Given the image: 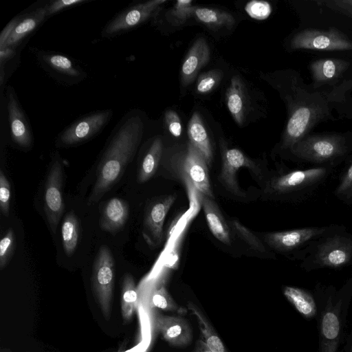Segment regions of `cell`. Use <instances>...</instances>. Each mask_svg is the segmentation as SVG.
Segmentation results:
<instances>
[{"label": "cell", "instance_id": "obj_1", "mask_svg": "<svg viewBox=\"0 0 352 352\" xmlns=\"http://www.w3.org/2000/svg\"><path fill=\"white\" fill-rule=\"evenodd\" d=\"M140 115L127 113L119 122L101 157L88 202L95 204L121 179L133 160L144 133Z\"/></svg>", "mask_w": 352, "mask_h": 352}, {"label": "cell", "instance_id": "obj_2", "mask_svg": "<svg viewBox=\"0 0 352 352\" xmlns=\"http://www.w3.org/2000/svg\"><path fill=\"white\" fill-rule=\"evenodd\" d=\"M351 294L352 279L339 291H327L318 318V352H338Z\"/></svg>", "mask_w": 352, "mask_h": 352}, {"label": "cell", "instance_id": "obj_3", "mask_svg": "<svg viewBox=\"0 0 352 352\" xmlns=\"http://www.w3.org/2000/svg\"><path fill=\"white\" fill-rule=\"evenodd\" d=\"M320 238L305 262L307 269L338 268L352 263V236L329 234Z\"/></svg>", "mask_w": 352, "mask_h": 352}, {"label": "cell", "instance_id": "obj_4", "mask_svg": "<svg viewBox=\"0 0 352 352\" xmlns=\"http://www.w3.org/2000/svg\"><path fill=\"white\" fill-rule=\"evenodd\" d=\"M115 281V262L111 250L102 245L93 263L91 289L104 316L108 320L111 314Z\"/></svg>", "mask_w": 352, "mask_h": 352}, {"label": "cell", "instance_id": "obj_5", "mask_svg": "<svg viewBox=\"0 0 352 352\" xmlns=\"http://www.w3.org/2000/svg\"><path fill=\"white\" fill-rule=\"evenodd\" d=\"M346 150L345 140L338 135L305 136L290 148L295 156L313 163L331 161Z\"/></svg>", "mask_w": 352, "mask_h": 352}, {"label": "cell", "instance_id": "obj_6", "mask_svg": "<svg viewBox=\"0 0 352 352\" xmlns=\"http://www.w3.org/2000/svg\"><path fill=\"white\" fill-rule=\"evenodd\" d=\"M293 50L343 51L352 50V41L337 28H307L297 33L291 41Z\"/></svg>", "mask_w": 352, "mask_h": 352}, {"label": "cell", "instance_id": "obj_7", "mask_svg": "<svg viewBox=\"0 0 352 352\" xmlns=\"http://www.w3.org/2000/svg\"><path fill=\"white\" fill-rule=\"evenodd\" d=\"M112 115L113 111L107 109L91 113L76 120L59 133L56 146L69 147L89 140L106 126Z\"/></svg>", "mask_w": 352, "mask_h": 352}, {"label": "cell", "instance_id": "obj_8", "mask_svg": "<svg viewBox=\"0 0 352 352\" xmlns=\"http://www.w3.org/2000/svg\"><path fill=\"white\" fill-rule=\"evenodd\" d=\"M175 154L176 162L180 164L190 183L201 194L214 199L211 187L208 165L204 156L188 142L177 148Z\"/></svg>", "mask_w": 352, "mask_h": 352}, {"label": "cell", "instance_id": "obj_9", "mask_svg": "<svg viewBox=\"0 0 352 352\" xmlns=\"http://www.w3.org/2000/svg\"><path fill=\"white\" fill-rule=\"evenodd\" d=\"M63 182V166L60 160L54 157L47 175L43 197L45 213L53 233H56L65 208Z\"/></svg>", "mask_w": 352, "mask_h": 352}, {"label": "cell", "instance_id": "obj_10", "mask_svg": "<svg viewBox=\"0 0 352 352\" xmlns=\"http://www.w3.org/2000/svg\"><path fill=\"white\" fill-rule=\"evenodd\" d=\"M166 2V0H152L129 7L104 26L102 35L109 37L129 31L154 16Z\"/></svg>", "mask_w": 352, "mask_h": 352}, {"label": "cell", "instance_id": "obj_11", "mask_svg": "<svg viewBox=\"0 0 352 352\" xmlns=\"http://www.w3.org/2000/svg\"><path fill=\"white\" fill-rule=\"evenodd\" d=\"M324 167L294 170L272 179L268 190L270 192L282 195L302 191L314 187L327 176Z\"/></svg>", "mask_w": 352, "mask_h": 352}, {"label": "cell", "instance_id": "obj_12", "mask_svg": "<svg viewBox=\"0 0 352 352\" xmlns=\"http://www.w3.org/2000/svg\"><path fill=\"white\" fill-rule=\"evenodd\" d=\"M175 199V195H170L154 200L146 206L143 220L142 236L148 245L155 248L161 243L164 221Z\"/></svg>", "mask_w": 352, "mask_h": 352}, {"label": "cell", "instance_id": "obj_13", "mask_svg": "<svg viewBox=\"0 0 352 352\" xmlns=\"http://www.w3.org/2000/svg\"><path fill=\"white\" fill-rule=\"evenodd\" d=\"M222 166L219 177L221 183L232 193L239 196L241 191L239 186L236 175L242 168L251 170L259 175L261 171L258 165L237 148L221 149Z\"/></svg>", "mask_w": 352, "mask_h": 352}, {"label": "cell", "instance_id": "obj_14", "mask_svg": "<svg viewBox=\"0 0 352 352\" xmlns=\"http://www.w3.org/2000/svg\"><path fill=\"white\" fill-rule=\"evenodd\" d=\"M327 227H308L265 234V242L278 252H289L328 234Z\"/></svg>", "mask_w": 352, "mask_h": 352}, {"label": "cell", "instance_id": "obj_15", "mask_svg": "<svg viewBox=\"0 0 352 352\" xmlns=\"http://www.w3.org/2000/svg\"><path fill=\"white\" fill-rule=\"evenodd\" d=\"M320 116V110L315 106L304 105L298 107L287 122L283 135V147L290 149L305 138Z\"/></svg>", "mask_w": 352, "mask_h": 352}, {"label": "cell", "instance_id": "obj_16", "mask_svg": "<svg viewBox=\"0 0 352 352\" xmlns=\"http://www.w3.org/2000/svg\"><path fill=\"white\" fill-rule=\"evenodd\" d=\"M7 109L12 141L22 148H30L33 138L27 118L12 87L7 89Z\"/></svg>", "mask_w": 352, "mask_h": 352}, {"label": "cell", "instance_id": "obj_17", "mask_svg": "<svg viewBox=\"0 0 352 352\" xmlns=\"http://www.w3.org/2000/svg\"><path fill=\"white\" fill-rule=\"evenodd\" d=\"M153 326L162 338L173 346L184 347L192 340L190 326L182 316L156 315Z\"/></svg>", "mask_w": 352, "mask_h": 352}, {"label": "cell", "instance_id": "obj_18", "mask_svg": "<svg viewBox=\"0 0 352 352\" xmlns=\"http://www.w3.org/2000/svg\"><path fill=\"white\" fill-rule=\"evenodd\" d=\"M210 49L204 37L197 38L188 50L181 72L182 83L188 86L195 79L199 70L210 60Z\"/></svg>", "mask_w": 352, "mask_h": 352}, {"label": "cell", "instance_id": "obj_19", "mask_svg": "<svg viewBox=\"0 0 352 352\" xmlns=\"http://www.w3.org/2000/svg\"><path fill=\"white\" fill-rule=\"evenodd\" d=\"M129 214L128 202L119 197H113L103 206L100 221V228L105 232L117 233L126 223Z\"/></svg>", "mask_w": 352, "mask_h": 352}, {"label": "cell", "instance_id": "obj_20", "mask_svg": "<svg viewBox=\"0 0 352 352\" xmlns=\"http://www.w3.org/2000/svg\"><path fill=\"white\" fill-rule=\"evenodd\" d=\"M200 202L208 226L212 235L220 242L230 245V227L213 199L200 194Z\"/></svg>", "mask_w": 352, "mask_h": 352}, {"label": "cell", "instance_id": "obj_21", "mask_svg": "<svg viewBox=\"0 0 352 352\" xmlns=\"http://www.w3.org/2000/svg\"><path fill=\"white\" fill-rule=\"evenodd\" d=\"M243 82L238 76L232 78L226 93L227 107L234 121L242 125L245 119L247 98Z\"/></svg>", "mask_w": 352, "mask_h": 352}, {"label": "cell", "instance_id": "obj_22", "mask_svg": "<svg viewBox=\"0 0 352 352\" xmlns=\"http://www.w3.org/2000/svg\"><path fill=\"white\" fill-rule=\"evenodd\" d=\"M189 142L204 156L208 166L212 161V148L200 115L195 112L188 124Z\"/></svg>", "mask_w": 352, "mask_h": 352}, {"label": "cell", "instance_id": "obj_23", "mask_svg": "<svg viewBox=\"0 0 352 352\" xmlns=\"http://www.w3.org/2000/svg\"><path fill=\"white\" fill-rule=\"evenodd\" d=\"M349 66V63L342 59L324 58L313 61L310 70L315 82L326 83L338 78Z\"/></svg>", "mask_w": 352, "mask_h": 352}, {"label": "cell", "instance_id": "obj_24", "mask_svg": "<svg viewBox=\"0 0 352 352\" xmlns=\"http://www.w3.org/2000/svg\"><path fill=\"white\" fill-rule=\"evenodd\" d=\"M47 18L45 6L21 16L8 39L5 47L15 48L26 36L34 30Z\"/></svg>", "mask_w": 352, "mask_h": 352}, {"label": "cell", "instance_id": "obj_25", "mask_svg": "<svg viewBox=\"0 0 352 352\" xmlns=\"http://www.w3.org/2000/svg\"><path fill=\"white\" fill-rule=\"evenodd\" d=\"M283 293L296 311L306 319H311L317 315L318 305L309 292L294 286H284Z\"/></svg>", "mask_w": 352, "mask_h": 352}, {"label": "cell", "instance_id": "obj_26", "mask_svg": "<svg viewBox=\"0 0 352 352\" xmlns=\"http://www.w3.org/2000/svg\"><path fill=\"white\" fill-rule=\"evenodd\" d=\"M40 62L45 67L56 74L69 78H82V72L67 56L52 52H41L38 54Z\"/></svg>", "mask_w": 352, "mask_h": 352}, {"label": "cell", "instance_id": "obj_27", "mask_svg": "<svg viewBox=\"0 0 352 352\" xmlns=\"http://www.w3.org/2000/svg\"><path fill=\"white\" fill-rule=\"evenodd\" d=\"M163 155V142L155 137L144 154L137 176L140 184L148 181L156 173Z\"/></svg>", "mask_w": 352, "mask_h": 352}, {"label": "cell", "instance_id": "obj_28", "mask_svg": "<svg viewBox=\"0 0 352 352\" xmlns=\"http://www.w3.org/2000/svg\"><path fill=\"white\" fill-rule=\"evenodd\" d=\"M187 308L191 314L197 318L199 330L204 338L203 340L207 346L212 352H228L223 341L199 308L192 302L187 304Z\"/></svg>", "mask_w": 352, "mask_h": 352}, {"label": "cell", "instance_id": "obj_29", "mask_svg": "<svg viewBox=\"0 0 352 352\" xmlns=\"http://www.w3.org/2000/svg\"><path fill=\"white\" fill-rule=\"evenodd\" d=\"M138 292L133 277L128 273L124 274L122 280L120 307L124 322H129L136 310Z\"/></svg>", "mask_w": 352, "mask_h": 352}, {"label": "cell", "instance_id": "obj_30", "mask_svg": "<svg viewBox=\"0 0 352 352\" xmlns=\"http://www.w3.org/2000/svg\"><path fill=\"white\" fill-rule=\"evenodd\" d=\"M80 223L78 217L70 212L64 217L61 226V236L65 254L71 256L75 252L79 240Z\"/></svg>", "mask_w": 352, "mask_h": 352}, {"label": "cell", "instance_id": "obj_31", "mask_svg": "<svg viewBox=\"0 0 352 352\" xmlns=\"http://www.w3.org/2000/svg\"><path fill=\"white\" fill-rule=\"evenodd\" d=\"M194 16L200 22L212 28H232L235 23V19L229 12L224 10L195 8Z\"/></svg>", "mask_w": 352, "mask_h": 352}, {"label": "cell", "instance_id": "obj_32", "mask_svg": "<svg viewBox=\"0 0 352 352\" xmlns=\"http://www.w3.org/2000/svg\"><path fill=\"white\" fill-rule=\"evenodd\" d=\"M192 1H175L173 8L168 12L167 19L174 26H179L194 16L195 7Z\"/></svg>", "mask_w": 352, "mask_h": 352}, {"label": "cell", "instance_id": "obj_33", "mask_svg": "<svg viewBox=\"0 0 352 352\" xmlns=\"http://www.w3.org/2000/svg\"><path fill=\"white\" fill-rule=\"evenodd\" d=\"M150 305L153 308H157L166 311L179 313L181 311V308H179L164 286L156 289L151 294Z\"/></svg>", "mask_w": 352, "mask_h": 352}, {"label": "cell", "instance_id": "obj_34", "mask_svg": "<svg viewBox=\"0 0 352 352\" xmlns=\"http://www.w3.org/2000/svg\"><path fill=\"white\" fill-rule=\"evenodd\" d=\"M229 226L252 249L258 252H265V247L262 241L239 221L232 220L230 221Z\"/></svg>", "mask_w": 352, "mask_h": 352}, {"label": "cell", "instance_id": "obj_35", "mask_svg": "<svg viewBox=\"0 0 352 352\" xmlns=\"http://www.w3.org/2000/svg\"><path fill=\"white\" fill-rule=\"evenodd\" d=\"M223 77L221 69H212L202 74L197 80V90L200 94H208L212 91Z\"/></svg>", "mask_w": 352, "mask_h": 352}, {"label": "cell", "instance_id": "obj_36", "mask_svg": "<svg viewBox=\"0 0 352 352\" xmlns=\"http://www.w3.org/2000/svg\"><path fill=\"white\" fill-rule=\"evenodd\" d=\"M14 250V234L9 228L0 241V269L5 268L10 262Z\"/></svg>", "mask_w": 352, "mask_h": 352}, {"label": "cell", "instance_id": "obj_37", "mask_svg": "<svg viewBox=\"0 0 352 352\" xmlns=\"http://www.w3.org/2000/svg\"><path fill=\"white\" fill-rule=\"evenodd\" d=\"M245 10L251 18L264 20L271 14L272 7L265 1L254 0L245 5Z\"/></svg>", "mask_w": 352, "mask_h": 352}, {"label": "cell", "instance_id": "obj_38", "mask_svg": "<svg viewBox=\"0 0 352 352\" xmlns=\"http://www.w3.org/2000/svg\"><path fill=\"white\" fill-rule=\"evenodd\" d=\"M11 190L10 183L3 170H0V210L2 214L9 216Z\"/></svg>", "mask_w": 352, "mask_h": 352}, {"label": "cell", "instance_id": "obj_39", "mask_svg": "<svg viewBox=\"0 0 352 352\" xmlns=\"http://www.w3.org/2000/svg\"><path fill=\"white\" fill-rule=\"evenodd\" d=\"M336 195L342 199H352V164L342 176Z\"/></svg>", "mask_w": 352, "mask_h": 352}, {"label": "cell", "instance_id": "obj_40", "mask_svg": "<svg viewBox=\"0 0 352 352\" xmlns=\"http://www.w3.org/2000/svg\"><path fill=\"white\" fill-rule=\"evenodd\" d=\"M87 0H56L45 6L46 16L49 17L65 8L86 2Z\"/></svg>", "mask_w": 352, "mask_h": 352}, {"label": "cell", "instance_id": "obj_41", "mask_svg": "<svg viewBox=\"0 0 352 352\" xmlns=\"http://www.w3.org/2000/svg\"><path fill=\"white\" fill-rule=\"evenodd\" d=\"M164 120L169 132L175 137H179L182 129L178 114L173 110H168L165 113Z\"/></svg>", "mask_w": 352, "mask_h": 352}, {"label": "cell", "instance_id": "obj_42", "mask_svg": "<svg viewBox=\"0 0 352 352\" xmlns=\"http://www.w3.org/2000/svg\"><path fill=\"white\" fill-rule=\"evenodd\" d=\"M21 16H17L10 21L3 28L0 34V50L5 48L6 43L16 27Z\"/></svg>", "mask_w": 352, "mask_h": 352}, {"label": "cell", "instance_id": "obj_43", "mask_svg": "<svg viewBox=\"0 0 352 352\" xmlns=\"http://www.w3.org/2000/svg\"><path fill=\"white\" fill-rule=\"evenodd\" d=\"M329 7L335 10L340 11L342 14L352 17V6L346 4L341 0L332 1Z\"/></svg>", "mask_w": 352, "mask_h": 352}, {"label": "cell", "instance_id": "obj_44", "mask_svg": "<svg viewBox=\"0 0 352 352\" xmlns=\"http://www.w3.org/2000/svg\"><path fill=\"white\" fill-rule=\"evenodd\" d=\"M191 352H212L203 340H197L194 349Z\"/></svg>", "mask_w": 352, "mask_h": 352}, {"label": "cell", "instance_id": "obj_45", "mask_svg": "<svg viewBox=\"0 0 352 352\" xmlns=\"http://www.w3.org/2000/svg\"><path fill=\"white\" fill-rule=\"evenodd\" d=\"M346 346V352H352V331L350 334L349 342Z\"/></svg>", "mask_w": 352, "mask_h": 352}]
</instances>
